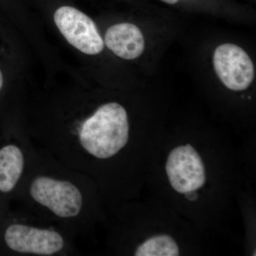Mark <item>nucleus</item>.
<instances>
[{"mask_svg": "<svg viewBox=\"0 0 256 256\" xmlns=\"http://www.w3.org/2000/svg\"><path fill=\"white\" fill-rule=\"evenodd\" d=\"M127 111L118 102L100 106L78 128L82 148L90 156L108 159L126 146L129 139Z\"/></svg>", "mask_w": 256, "mask_h": 256, "instance_id": "obj_1", "label": "nucleus"}, {"mask_svg": "<svg viewBox=\"0 0 256 256\" xmlns=\"http://www.w3.org/2000/svg\"><path fill=\"white\" fill-rule=\"evenodd\" d=\"M30 194L34 201L60 218L76 216L82 210V193L68 181L38 176L31 184Z\"/></svg>", "mask_w": 256, "mask_h": 256, "instance_id": "obj_2", "label": "nucleus"}, {"mask_svg": "<svg viewBox=\"0 0 256 256\" xmlns=\"http://www.w3.org/2000/svg\"><path fill=\"white\" fill-rule=\"evenodd\" d=\"M54 20L66 40L79 52L92 56L104 50V42L95 22L80 10L60 6L55 12Z\"/></svg>", "mask_w": 256, "mask_h": 256, "instance_id": "obj_3", "label": "nucleus"}, {"mask_svg": "<svg viewBox=\"0 0 256 256\" xmlns=\"http://www.w3.org/2000/svg\"><path fill=\"white\" fill-rule=\"evenodd\" d=\"M166 172L170 184L180 194L196 191L206 182L201 156L190 144L174 148L168 156Z\"/></svg>", "mask_w": 256, "mask_h": 256, "instance_id": "obj_4", "label": "nucleus"}, {"mask_svg": "<svg viewBox=\"0 0 256 256\" xmlns=\"http://www.w3.org/2000/svg\"><path fill=\"white\" fill-rule=\"evenodd\" d=\"M213 60L217 75L228 89L242 92L254 82V64L240 46L233 44L220 45L215 50Z\"/></svg>", "mask_w": 256, "mask_h": 256, "instance_id": "obj_5", "label": "nucleus"}, {"mask_svg": "<svg viewBox=\"0 0 256 256\" xmlns=\"http://www.w3.org/2000/svg\"><path fill=\"white\" fill-rule=\"evenodd\" d=\"M4 242L11 250L22 254L52 256L63 249V237L55 230L12 224L5 230Z\"/></svg>", "mask_w": 256, "mask_h": 256, "instance_id": "obj_6", "label": "nucleus"}, {"mask_svg": "<svg viewBox=\"0 0 256 256\" xmlns=\"http://www.w3.org/2000/svg\"><path fill=\"white\" fill-rule=\"evenodd\" d=\"M106 46L120 58L132 60L142 55L144 50V36L136 25L120 23L106 32Z\"/></svg>", "mask_w": 256, "mask_h": 256, "instance_id": "obj_7", "label": "nucleus"}, {"mask_svg": "<svg viewBox=\"0 0 256 256\" xmlns=\"http://www.w3.org/2000/svg\"><path fill=\"white\" fill-rule=\"evenodd\" d=\"M24 158L22 151L14 144L0 149V192L12 191L22 174Z\"/></svg>", "mask_w": 256, "mask_h": 256, "instance_id": "obj_8", "label": "nucleus"}, {"mask_svg": "<svg viewBox=\"0 0 256 256\" xmlns=\"http://www.w3.org/2000/svg\"><path fill=\"white\" fill-rule=\"evenodd\" d=\"M178 244L170 236L158 235L148 238L138 247L136 256H178Z\"/></svg>", "mask_w": 256, "mask_h": 256, "instance_id": "obj_9", "label": "nucleus"}, {"mask_svg": "<svg viewBox=\"0 0 256 256\" xmlns=\"http://www.w3.org/2000/svg\"><path fill=\"white\" fill-rule=\"evenodd\" d=\"M184 194L186 198L190 201L194 202L198 198V194L196 193V191L188 192Z\"/></svg>", "mask_w": 256, "mask_h": 256, "instance_id": "obj_10", "label": "nucleus"}, {"mask_svg": "<svg viewBox=\"0 0 256 256\" xmlns=\"http://www.w3.org/2000/svg\"><path fill=\"white\" fill-rule=\"evenodd\" d=\"M3 84H4V78H3L2 72L0 70V90L3 86Z\"/></svg>", "mask_w": 256, "mask_h": 256, "instance_id": "obj_11", "label": "nucleus"}, {"mask_svg": "<svg viewBox=\"0 0 256 256\" xmlns=\"http://www.w3.org/2000/svg\"><path fill=\"white\" fill-rule=\"evenodd\" d=\"M161 1L164 2L165 3H168L170 4H174L178 1V0H161Z\"/></svg>", "mask_w": 256, "mask_h": 256, "instance_id": "obj_12", "label": "nucleus"}]
</instances>
